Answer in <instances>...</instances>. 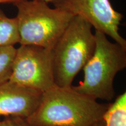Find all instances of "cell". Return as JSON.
<instances>
[{"mask_svg": "<svg viewBox=\"0 0 126 126\" xmlns=\"http://www.w3.org/2000/svg\"><path fill=\"white\" fill-rule=\"evenodd\" d=\"M9 81L43 93L56 85L51 49L20 45L16 52Z\"/></svg>", "mask_w": 126, "mask_h": 126, "instance_id": "cell-5", "label": "cell"}, {"mask_svg": "<svg viewBox=\"0 0 126 126\" xmlns=\"http://www.w3.org/2000/svg\"><path fill=\"white\" fill-rule=\"evenodd\" d=\"M105 126H126V93L115 99L103 117Z\"/></svg>", "mask_w": 126, "mask_h": 126, "instance_id": "cell-8", "label": "cell"}, {"mask_svg": "<svg viewBox=\"0 0 126 126\" xmlns=\"http://www.w3.org/2000/svg\"><path fill=\"white\" fill-rule=\"evenodd\" d=\"M19 42L16 18L7 16L0 9V46H15Z\"/></svg>", "mask_w": 126, "mask_h": 126, "instance_id": "cell-9", "label": "cell"}, {"mask_svg": "<svg viewBox=\"0 0 126 126\" xmlns=\"http://www.w3.org/2000/svg\"><path fill=\"white\" fill-rule=\"evenodd\" d=\"M40 1H44V2L49 4V3H51L52 2H53V1H54V0H40Z\"/></svg>", "mask_w": 126, "mask_h": 126, "instance_id": "cell-14", "label": "cell"}, {"mask_svg": "<svg viewBox=\"0 0 126 126\" xmlns=\"http://www.w3.org/2000/svg\"><path fill=\"white\" fill-rule=\"evenodd\" d=\"M92 28V25L81 17H72L52 50L56 85L71 86L75 77L92 56L96 47Z\"/></svg>", "mask_w": 126, "mask_h": 126, "instance_id": "cell-3", "label": "cell"}, {"mask_svg": "<svg viewBox=\"0 0 126 126\" xmlns=\"http://www.w3.org/2000/svg\"><path fill=\"white\" fill-rule=\"evenodd\" d=\"M0 126H27L25 120L20 117H8L5 119L0 120Z\"/></svg>", "mask_w": 126, "mask_h": 126, "instance_id": "cell-11", "label": "cell"}, {"mask_svg": "<svg viewBox=\"0 0 126 126\" xmlns=\"http://www.w3.org/2000/svg\"><path fill=\"white\" fill-rule=\"evenodd\" d=\"M22 0H0V4H5V3H11V4H15V3L19 2Z\"/></svg>", "mask_w": 126, "mask_h": 126, "instance_id": "cell-12", "label": "cell"}, {"mask_svg": "<svg viewBox=\"0 0 126 126\" xmlns=\"http://www.w3.org/2000/svg\"><path fill=\"white\" fill-rule=\"evenodd\" d=\"M43 93L11 81L0 84V117L26 119L34 112Z\"/></svg>", "mask_w": 126, "mask_h": 126, "instance_id": "cell-7", "label": "cell"}, {"mask_svg": "<svg viewBox=\"0 0 126 126\" xmlns=\"http://www.w3.org/2000/svg\"><path fill=\"white\" fill-rule=\"evenodd\" d=\"M51 3L55 8L84 19L95 31L126 47V39L119 33L123 15L115 10L109 0H54Z\"/></svg>", "mask_w": 126, "mask_h": 126, "instance_id": "cell-6", "label": "cell"}, {"mask_svg": "<svg viewBox=\"0 0 126 126\" xmlns=\"http://www.w3.org/2000/svg\"><path fill=\"white\" fill-rule=\"evenodd\" d=\"M14 5L18 11L20 45L53 50L74 16L40 0H22Z\"/></svg>", "mask_w": 126, "mask_h": 126, "instance_id": "cell-4", "label": "cell"}, {"mask_svg": "<svg viewBox=\"0 0 126 126\" xmlns=\"http://www.w3.org/2000/svg\"><path fill=\"white\" fill-rule=\"evenodd\" d=\"M16 52L15 46H0V84L11 78Z\"/></svg>", "mask_w": 126, "mask_h": 126, "instance_id": "cell-10", "label": "cell"}, {"mask_svg": "<svg viewBox=\"0 0 126 126\" xmlns=\"http://www.w3.org/2000/svg\"><path fill=\"white\" fill-rule=\"evenodd\" d=\"M92 126H105V123H104L103 120H102L100 122H99V123H97L95 124L94 125Z\"/></svg>", "mask_w": 126, "mask_h": 126, "instance_id": "cell-13", "label": "cell"}, {"mask_svg": "<svg viewBox=\"0 0 126 126\" xmlns=\"http://www.w3.org/2000/svg\"><path fill=\"white\" fill-rule=\"evenodd\" d=\"M96 47L84 66L83 80L72 86L77 92L95 100L110 101L114 98V78L126 67V47L110 42L108 36L95 31Z\"/></svg>", "mask_w": 126, "mask_h": 126, "instance_id": "cell-2", "label": "cell"}, {"mask_svg": "<svg viewBox=\"0 0 126 126\" xmlns=\"http://www.w3.org/2000/svg\"><path fill=\"white\" fill-rule=\"evenodd\" d=\"M110 103L55 85L42 94L34 112L25 119L27 126H92L103 120Z\"/></svg>", "mask_w": 126, "mask_h": 126, "instance_id": "cell-1", "label": "cell"}]
</instances>
